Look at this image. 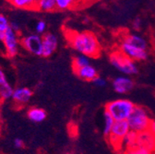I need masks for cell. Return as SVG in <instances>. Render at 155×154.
<instances>
[{
    "instance_id": "7402d4cb",
    "label": "cell",
    "mask_w": 155,
    "mask_h": 154,
    "mask_svg": "<svg viewBox=\"0 0 155 154\" xmlns=\"http://www.w3.org/2000/svg\"><path fill=\"white\" fill-rule=\"evenodd\" d=\"M76 3L73 0H55V8L59 10H67L73 8Z\"/></svg>"
},
{
    "instance_id": "83f0119b",
    "label": "cell",
    "mask_w": 155,
    "mask_h": 154,
    "mask_svg": "<svg viewBox=\"0 0 155 154\" xmlns=\"http://www.w3.org/2000/svg\"><path fill=\"white\" fill-rule=\"evenodd\" d=\"M13 143H14V146H15V148H17V149H21V148H23L24 147V141L21 139H15V140L13 141Z\"/></svg>"
},
{
    "instance_id": "e0dca14e",
    "label": "cell",
    "mask_w": 155,
    "mask_h": 154,
    "mask_svg": "<svg viewBox=\"0 0 155 154\" xmlns=\"http://www.w3.org/2000/svg\"><path fill=\"white\" fill-rule=\"evenodd\" d=\"M8 3L18 9L36 10L37 8V0H10Z\"/></svg>"
},
{
    "instance_id": "4dcf8cb0",
    "label": "cell",
    "mask_w": 155,
    "mask_h": 154,
    "mask_svg": "<svg viewBox=\"0 0 155 154\" xmlns=\"http://www.w3.org/2000/svg\"><path fill=\"white\" fill-rule=\"evenodd\" d=\"M1 101H2V100H1V97H0V102H1Z\"/></svg>"
},
{
    "instance_id": "ac0fdd59",
    "label": "cell",
    "mask_w": 155,
    "mask_h": 154,
    "mask_svg": "<svg viewBox=\"0 0 155 154\" xmlns=\"http://www.w3.org/2000/svg\"><path fill=\"white\" fill-rule=\"evenodd\" d=\"M56 9L55 0H38L36 10L42 12H51Z\"/></svg>"
},
{
    "instance_id": "d4e9b609",
    "label": "cell",
    "mask_w": 155,
    "mask_h": 154,
    "mask_svg": "<svg viewBox=\"0 0 155 154\" xmlns=\"http://www.w3.org/2000/svg\"><path fill=\"white\" fill-rule=\"evenodd\" d=\"M46 27H47V25H46V22H45V21H42V20H41V21H37V23H36V25H35L36 33L39 34V35H41V34L45 33V31H46Z\"/></svg>"
},
{
    "instance_id": "4fadbf2b",
    "label": "cell",
    "mask_w": 155,
    "mask_h": 154,
    "mask_svg": "<svg viewBox=\"0 0 155 154\" xmlns=\"http://www.w3.org/2000/svg\"><path fill=\"white\" fill-rule=\"evenodd\" d=\"M122 42H125L132 46H135L137 48L142 49L147 51L148 49V42L146 41L145 38L140 35L136 34H127L124 36V39Z\"/></svg>"
},
{
    "instance_id": "7a4b0ae2",
    "label": "cell",
    "mask_w": 155,
    "mask_h": 154,
    "mask_svg": "<svg viewBox=\"0 0 155 154\" xmlns=\"http://www.w3.org/2000/svg\"><path fill=\"white\" fill-rule=\"evenodd\" d=\"M135 108V104L127 99H118L108 103L105 105V111L108 112L114 121H125L130 116Z\"/></svg>"
},
{
    "instance_id": "5b68a950",
    "label": "cell",
    "mask_w": 155,
    "mask_h": 154,
    "mask_svg": "<svg viewBox=\"0 0 155 154\" xmlns=\"http://www.w3.org/2000/svg\"><path fill=\"white\" fill-rule=\"evenodd\" d=\"M6 51V54L8 57H14L18 54L19 46H21V38L18 32L9 28L4 32L3 39L1 40Z\"/></svg>"
},
{
    "instance_id": "603a6c76",
    "label": "cell",
    "mask_w": 155,
    "mask_h": 154,
    "mask_svg": "<svg viewBox=\"0 0 155 154\" xmlns=\"http://www.w3.org/2000/svg\"><path fill=\"white\" fill-rule=\"evenodd\" d=\"M10 28V21L8 18L0 13V33H4Z\"/></svg>"
},
{
    "instance_id": "ffe728a7",
    "label": "cell",
    "mask_w": 155,
    "mask_h": 154,
    "mask_svg": "<svg viewBox=\"0 0 155 154\" xmlns=\"http://www.w3.org/2000/svg\"><path fill=\"white\" fill-rule=\"evenodd\" d=\"M104 134L105 137H108L110 133H111V130H112V127L114 124V119L112 117V115L106 112L104 110Z\"/></svg>"
},
{
    "instance_id": "2e32d148",
    "label": "cell",
    "mask_w": 155,
    "mask_h": 154,
    "mask_svg": "<svg viewBox=\"0 0 155 154\" xmlns=\"http://www.w3.org/2000/svg\"><path fill=\"white\" fill-rule=\"evenodd\" d=\"M27 116L34 123H41L46 118V112L40 107H31L27 112Z\"/></svg>"
},
{
    "instance_id": "cb8c5ba5",
    "label": "cell",
    "mask_w": 155,
    "mask_h": 154,
    "mask_svg": "<svg viewBox=\"0 0 155 154\" xmlns=\"http://www.w3.org/2000/svg\"><path fill=\"white\" fill-rule=\"evenodd\" d=\"M124 154H155L146 149L140 148V147H135L133 149H130L124 152Z\"/></svg>"
},
{
    "instance_id": "4316f807",
    "label": "cell",
    "mask_w": 155,
    "mask_h": 154,
    "mask_svg": "<svg viewBox=\"0 0 155 154\" xmlns=\"http://www.w3.org/2000/svg\"><path fill=\"white\" fill-rule=\"evenodd\" d=\"M8 83H9V82L8 81V79L6 77L5 72L2 70V68H0V87L4 86V85H6Z\"/></svg>"
},
{
    "instance_id": "5bb4252c",
    "label": "cell",
    "mask_w": 155,
    "mask_h": 154,
    "mask_svg": "<svg viewBox=\"0 0 155 154\" xmlns=\"http://www.w3.org/2000/svg\"><path fill=\"white\" fill-rule=\"evenodd\" d=\"M74 72L78 75V77H80L81 80H89V81H92L95 78L98 77L97 70L91 65L79 68V69H76L74 70Z\"/></svg>"
},
{
    "instance_id": "9c48e42d",
    "label": "cell",
    "mask_w": 155,
    "mask_h": 154,
    "mask_svg": "<svg viewBox=\"0 0 155 154\" xmlns=\"http://www.w3.org/2000/svg\"><path fill=\"white\" fill-rule=\"evenodd\" d=\"M32 97V91L31 89L27 87H18L14 89L13 95H12V101L19 105H24L30 102V100Z\"/></svg>"
},
{
    "instance_id": "d6986e66",
    "label": "cell",
    "mask_w": 155,
    "mask_h": 154,
    "mask_svg": "<svg viewBox=\"0 0 155 154\" xmlns=\"http://www.w3.org/2000/svg\"><path fill=\"white\" fill-rule=\"evenodd\" d=\"M90 59L89 57L83 54H80V55H77L75 58L73 59V69H79L87 66H90Z\"/></svg>"
},
{
    "instance_id": "f1b7e54d",
    "label": "cell",
    "mask_w": 155,
    "mask_h": 154,
    "mask_svg": "<svg viewBox=\"0 0 155 154\" xmlns=\"http://www.w3.org/2000/svg\"><path fill=\"white\" fill-rule=\"evenodd\" d=\"M149 131L155 136V120H151L150 126H149Z\"/></svg>"
},
{
    "instance_id": "7c38bea8",
    "label": "cell",
    "mask_w": 155,
    "mask_h": 154,
    "mask_svg": "<svg viewBox=\"0 0 155 154\" xmlns=\"http://www.w3.org/2000/svg\"><path fill=\"white\" fill-rule=\"evenodd\" d=\"M113 87L114 90L119 93V94H125L128 91H130L134 87V82L131 79L126 76L117 77L113 81Z\"/></svg>"
},
{
    "instance_id": "44dd1931",
    "label": "cell",
    "mask_w": 155,
    "mask_h": 154,
    "mask_svg": "<svg viewBox=\"0 0 155 154\" xmlns=\"http://www.w3.org/2000/svg\"><path fill=\"white\" fill-rule=\"evenodd\" d=\"M13 91H14V89L9 83L4 86H1L0 87V97H1V100L7 101L8 99H11L13 95Z\"/></svg>"
},
{
    "instance_id": "52a82bcc",
    "label": "cell",
    "mask_w": 155,
    "mask_h": 154,
    "mask_svg": "<svg viewBox=\"0 0 155 154\" xmlns=\"http://www.w3.org/2000/svg\"><path fill=\"white\" fill-rule=\"evenodd\" d=\"M21 45L29 53L43 56V37L37 33L28 34L21 39Z\"/></svg>"
},
{
    "instance_id": "277c9868",
    "label": "cell",
    "mask_w": 155,
    "mask_h": 154,
    "mask_svg": "<svg viewBox=\"0 0 155 154\" xmlns=\"http://www.w3.org/2000/svg\"><path fill=\"white\" fill-rule=\"evenodd\" d=\"M110 63L114 67L126 75H134L138 73L137 65L120 50L113 52L110 54Z\"/></svg>"
},
{
    "instance_id": "484cf974",
    "label": "cell",
    "mask_w": 155,
    "mask_h": 154,
    "mask_svg": "<svg viewBox=\"0 0 155 154\" xmlns=\"http://www.w3.org/2000/svg\"><path fill=\"white\" fill-rule=\"evenodd\" d=\"M93 84L96 85L97 87H104L105 84H106V81L104 79L101 78V77H97V78H95L93 80H92Z\"/></svg>"
},
{
    "instance_id": "f546056e",
    "label": "cell",
    "mask_w": 155,
    "mask_h": 154,
    "mask_svg": "<svg viewBox=\"0 0 155 154\" xmlns=\"http://www.w3.org/2000/svg\"><path fill=\"white\" fill-rule=\"evenodd\" d=\"M140 25H141V21H140V20H139V18H137L136 21H134V22H133V27L135 28V29H140Z\"/></svg>"
},
{
    "instance_id": "9a60e30c",
    "label": "cell",
    "mask_w": 155,
    "mask_h": 154,
    "mask_svg": "<svg viewBox=\"0 0 155 154\" xmlns=\"http://www.w3.org/2000/svg\"><path fill=\"white\" fill-rule=\"evenodd\" d=\"M137 139H138V133H135L130 130V132L123 139L118 151H123V153H124L125 151H127L130 149L137 147Z\"/></svg>"
},
{
    "instance_id": "3957f363",
    "label": "cell",
    "mask_w": 155,
    "mask_h": 154,
    "mask_svg": "<svg viewBox=\"0 0 155 154\" xmlns=\"http://www.w3.org/2000/svg\"><path fill=\"white\" fill-rule=\"evenodd\" d=\"M130 130L135 133H141L146 130H149V126L150 124V118L147 111L140 106H136L131 113L130 116L127 120Z\"/></svg>"
},
{
    "instance_id": "8fae6325",
    "label": "cell",
    "mask_w": 155,
    "mask_h": 154,
    "mask_svg": "<svg viewBox=\"0 0 155 154\" xmlns=\"http://www.w3.org/2000/svg\"><path fill=\"white\" fill-rule=\"evenodd\" d=\"M43 37V56H51L57 48L58 41L57 38L53 33H45Z\"/></svg>"
},
{
    "instance_id": "6da1fadb",
    "label": "cell",
    "mask_w": 155,
    "mask_h": 154,
    "mask_svg": "<svg viewBox=\"0 0 155 154\" xmlns=\"http://www.w3.org/2000/svg\"><path fill=\"white\" fill-rule=\"evenodd\" d=\"M70 45L81 54L88 57H96L100 54L101 46L94 33L91 31L72 32L68 36Z\"/></svg>"
},
{
    "instance_id": "30bf717a",
    "label": "cell",
    "mask_w": 155,
    "mask_h": 154,
    "mask_svg": "<svg viewBox=\"0 0 155 154\" xmlns=\"http://www.w3.org/2000/svg\"><path fill=\"white\" fill-rule=\"evenodd\" d=\"M137 147L146 149L153 153H155V136L149 130L138 134Z\"/></svg>"
},
{
    "instance_id": "ba28073f",
    "label": "cell",
    "mask_w": 155,
    "mask_h": 154,
    "mask_svg": "<svg viewBox=\"0 0 155 154\" xmlns=\"http://www.w3.org/2000/svg\"><path fill=\"white\" fill-rule=\"evenodd\" d=\"M120 51L133 61H143L148 58V52L135 46H132L125 42L121 43Z\"/></svg>"
},
{
    "instance_id": "8992f818",
    "label": "cell",
    "mask_w": 155,
    "mask_h": 154,
    "mask_svg": "<svg viewBox=\"0 0 155 154\" xmlns=\"http://www.w3.org/2000/svg\"><path fill=\"white\" fill-rule=\"evenodd\" d=\"M130 132V127L127 120L125 121H115L110 135L107 137L112 146L116 147L119 150L120 145L125 137Z\"/></svg>"
}]
</instances>
